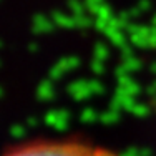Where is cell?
Here are the masks:
<instances>
[{
	"label": "cell",
	"mask_w": 156,
	"mask_h": 156,
	"mask_svg": "<svg viewBox=\"0 0 156 156\" xmlns=\"http://www.w3.org/2000/svg\"><path fill=\"white\" fill-rule=\"evenodd\" d=\"M7 156H116L105 148L78 141H33L18 146Z\"/></svg>",
	"instance_id": "6da1fadb"
}]
</instances>
